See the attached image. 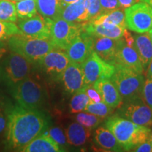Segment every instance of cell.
Returning <instances> with one entry per match:
<instances>
[{
    "instance_id": "6da1fadb",
    "label": "cell",
    "mask_w": 152,
    "mask_h": 152,
    "mask_svg": "<svg viewBox=\"0 0 152 152\" xmlns=\"http://www.w3.org/2000/svg\"><path fill=\"white\" fill-rule=\"evenodd\" d=\"M48 126L49 121L42 112L25 109L20 105L11 106L6 134L7 145L9 149L20 151L45 132Z\"/></svg>"
},
{
    "instance_id": "7a4b0ae2",
    "label": "cell",
    "mask_w": 152,
    "mask_h": 152,
    "mask_svg": "<svg viewBox=\"0 0 152 152\" xmlns=\"http://www.w3.org/2000/svg\"><path fill=\"white\" fill-rule=\"evenodd\" d=\"M105 126L113 133L124 151H132L139 144L147 141L151 133L150 128L137 125L118 115L109 117Z\"/></svg>"
},
{
    "instance_id": "3957f363",
    "label": "cell",
    "mask_w": 152,
    "mask_h": 152,
    "mask_svg": "<svg viewBox=\"0 0 152 152\" xmlns=\"http://www.w3.org/2000/svg\"><path fill=\"white\" fill-rule=\"evenodd\" d=\"M11 52L20 54L32 64H37L49 52L56 49L50 39H38L23 34L11 36L8 40Z\"/></svg>"
},
{
    "instance_id": "277c9868",
    "label": "cell",
    "mask_w": 152,
    "mask_h": 152,
    "mask_svg": "<svg viewBox=\"0 0 152 152\" xmlns=\"http://www.w3.org/2000/svg\"><path fill=\"white\" fill-rule=\"evenodd\" d=\"M11 94L18 105L27 109L39 110L46 100L44 87L30 75L11 89Z\"/></svg>"
},
{
    "instance_id": "5b68a950",
    "label": "cell",
    "mask_w": 152,
    "mask_h": 152,
    "mask_svg": "<svg viewBox=\"0 0 152 152\" xmlns=\"http://www.w3.org/2000/svg\"><path fill=\"white\" fill-rule=\"evenodd\" d=\"M114 66L115 71L111 80L116 86L123 102L142 97L145 82L143 75L120 64H115Z\"/></svg>"
},
{
    "instance_id": "8992f818",
    "label": "cell",
    "mask_w": 152,
    "mask_h": 152,
    "mask_svg": "<svg viewBox=\"0 0 152 152\" xmlns=\"http://www.w3.org/2000/svg\"><path fill=\"white\" fill-rule=\"evenodd\" d=\"M32 64L15 52H11L0 64V79L9 89H12L30 75Z\"/></svg>"
},
{
    "instance_id": "52a82bcc",
    "label": "cell",
    "mask_w": 152,
    "mask_h": 152,
    "mask_svg": "<svg viewBox=\"0 0 152 152\" xmlns=\"http://www.w3.org/2000/svg\"><path fill=\"white\" fill-rule=\"evenodd\" d=\"M83 32V23L68 22L61 17L51 23L50 39L57 49L65 51L75 38Z\"/></svg>"
},
{
    "instance_id": "ba28073f",
    "label": "cell",
    "mask_w": 152,
    "mask_h": 152,
    "mask_svg": "<svg viewBox=\"0 0 152 152\" xmlns=\"http://www.w3.org/2000/svg\"><path fill=\"white\" fill-rule=\"evenodd\" d=\"M125 23L129 30L137 33H148L152 29V8L140 1L125 9Z\"/></svg>"
},
{
    "instance_id": "9c48e42d",
    "label": "cell",
    "mask_w": 152,
    "mask_h": 152,
    "mask_svg": "<svg viewBox=\"0 0 152 152\" xmlns=\"http://www.w3.org/2000/svg\"><path fill=\"white\" fill-rule=\"evenodd\" d=\"M81 68L85 86L100 79H111L115 71V66L102 59L94 51L81 64Z\"/></svg>"
},
{
    "instance_id": "30bf717a",
    "label": "cell",
    "mask_w": 152,
    "mask_h": 152,
    "mask_svg": "<svg viewBox=\"0 0 152 152\" xmlns=\"http://www.w3.org/2000/svg\"><path fill=\"white\" fill-rule=\"evenodd\" d=\"M118 109L119 116L141 126L149 128L152 127V111L142 97L123 102Z\"/></svg>"
},
{
    "instance_id": "8fae6325",
    "label": "cell",
    "mask_w": 152,
    "mask_h": 152,
    "mask_svg": "<svg viewBox=\"0 0 152 152\" xmlns=\"http://www.w3.org/2000/svg\"><path fill=\"white\" fill-rule=\"evenodd\" d=\"M71 61L66 52L55 49L49 52L37 63L42 73L51 80L58 82L61 80L64 71Z\"/></svg>"
},
{
    "instance_id": "7c38bea8",
    "label": "cell",
    "mask_w": 152,
    "mask_h": 152,
    "mask_svg": "<svg viewBox=\"0 0 152 152\" xmlns=\"http://www.w3.org/2000/svg\"><path fill=\"white\" fill-rule=\"evenodd\" d=\"M52 20L37 14L31 18L19 19L18 27L23 35L38 39H50Z\"/></svg>"
},
{
    "instance_id": "4fadbf2b",
    "label": "cell",
    "mask_w": 152,
    "mask_h": 152,
    "mask_svg": "<svg viewBox=\"0 0 152 152\" xmlns=\"http://www.w3.org/2000/svg\"><path fill=\"white\" fill-rule=\"evenodd\" d=\"M94 52L93 37L83 31L72 41L65 50L71 61L82 64Z\"/></svg>"
},
{
    "instance_id": "5bb4252c",
    "label": "cell",
    "mask_w": 152,
    "mask_h": 152,
    "mask_svg": "<svg viewBox=\"0 0 152 152\" xmlns=\"http://www.w3.org/2000/svg\"><path fill=\"white\" fill-rule=\"evenodd\" d=\"M115 64L130 68L137 73H144L143 66L137 52L133 47L127 45L123 37L117 41Z\"/></svg>"
},
{
    "instance_id": "9a60e30c",
    "label": "cell",
    "mask_w": 152,
    "mask_h": 152,
    "mask_svg": "<svg viewBox=\"0 0 152 152\" xmlns=\"http://www.w3.org/2000/svg\"><path fill=\"white\" fill-rule=\"evenodd\" d=\"M64 89L70 94H73L85 86L84 76L82 71L81 64L70 61L64 71L61 80Z\"/></svg>"
},
{
    "instance_id": "2e32d148",
    "label": "cell",
    "mask_w": 152,
    "mask_h": 152,
    "mask_svg": "<svg viewBox=\"0 0 152 152\" xmlns=\"http://www.w3.org/2000/svg\"><path fill=\"white\" fill-rule=\"evenodd\" d=\"M93 86L100 93L102 101L112 109H118L123 104V99L111 79H100Z\"/></svg>"
},
{
    "instance_id": "e0dca14e",
    "label": "cell",
    "mask_w": 152,
    "mask_h": 152,
    "mask_svg": "<svg viewBox=\"0 0 152 152\" xmlns=\"http://www.w3.org/2000/svg\"><path fill=\"white\" fill-rule=\"evenodd\" d=\"M127 28L111 24H93L90 21L83 23V30L89 35L104 37L113 39H120L124 35Z\"/></svg>"
},
{
    "instance_id": "ac0fdd59",
    "label": "cell",
    "mask_w": 152,
    "mask_h": 152,
    "mask_svg": "<svg viewBox=\"0 0 152 152\" xmlns=\"http://www.w3.org/2000/svg\"><path fill=\"white\" fill-rule=\"evenodd\" d=\"M61 17L68 22L82 23L90 20L86 0H78L63 7Z\"/></svg>"
},
{
    "instance_id": "d6986e66",
    "label": "cell",
    "mask_w": 152,
    "mask_h": 152,
    "mask_svg": "<svg viewBox=\"0 0 152 152\" xmlns=\"http://www.w3.org/2000/svg\"><path fill=\"white\" fill-rule=\"evenodd\" d=\"M92 36L93 37L94 52L102 59L114 65L117 41L118 39H113L104 37Z\"/></svg>"
},
{
    "instance_id": "ffe728a7",
    "label": "cell",
    "mask_w": 152,
    "mask_h": 152,
    "mask_svg": "<svg viewBox=\"0 0 152 152\" xmlns=\"http://www.w3.org/2000/svg\"><path fill=\"white\" fill-rule=\"evenodd\" d=\"M133 37L134 49L137 52L145 73L152 60V42L147 33L133 35Z\"/></svg>"
},
{
    "instance_id": "44dd1931",
    "label": "cell",
    "mask_w": 152,
    "mask_h": 152,
    "mask_svg": "<svg viewBox=\"0 0 152 152\" xmlns=\"http://www.w3.org/2000/svg\"><path fill=\"white\" fill-rule=\"evenodd\" d=\"M23 152H59L63 151L58 144L45 131L20 150Z\"/></svg>"
},
{
    "instance_id": "7402d4cb",
    "label": "cell",
    "mask_w": 152,
    "mask_h": 152,
    "mask_svg": "<svg viewBox=\"0 0 152 152\" xmlns=\"http://www.w3.org/2000/svg\"><path fill=\"white\" fill-rule=\"evenodd\" d=\"M91 131L77 122L70 123L65 130L68 144L75 147L84 145L90 137Z\"/></svg>"
},
{
    "instance_id": "603a6c76",
    "label": "cell",
    "mask_w": 152,
    "mask_h": 152,
    "mask_svg": "<svg viewBox=\"0 0 152 152\" xmlns=\"http://www.w3.org/2000/svg\"><path fill=\"white\" fill-rule=\"evenodd\" d=\"M94 142L96 145L107 151H124L120 145L116 138L109 129L99 127L95 130L94 134Z\"/></svg>"
},
{
    "instance_id": "cb8c5ba5",
    "label": "cell",
    "mask_w": 152,
    "mask_h": 152,
    "mask_svg": "<svg viewBox=\"0 0 152 152\" xmlns=\"http://www.w3.org/2000/svg\"><path fill=\"white\" fill-rule=\"evenodd\" d=\"M37 12L44 18L54 20L61 17L62 4L61 0H35Z\"/></svg>"
},
{
    "instance_id": "d4e9b609",
    "label": "cell",
    "mask_w": 152,
    "mask_h": 152,
    "mask_svg": "<svg viewBox=\"0 0 152 152\" xmlns=\"http://www.w3.org/2000/svg\"><path fill=\"white\" fill-rule=\"evenodd\" d=\"M93 24H111L127 28L125 23V13L123 9H117L115 10L102 13L99 16L89 20Z\"/></svg>"
},
{
    "instance_id": "484cf974",
    "label": "cell",
    "mask_w": 152,
    "mask_h": 152,
    "mask_svg": "<svg viewBox=\"0 0 152 152\" xmlns=\"http://www.w3.org/2000/svg\"><path fill=\"white\" fill-rule=\"evenodd\" d=\"M90 101L84 87L73 94L70 102V111L72 113H77L85 111Z\"/></svg>"
},
{
    "instance_id": "4316f807",
    "label": "cell",
    "mask_w": 152,
    "mask_h": 152,
    "mask_svg": "<svg viewBox=\"0 0 152 152\" xmlns=\"http://www.w3.org/2000/svg\"><path fill=\"white\" fill-rule=\"evenodd\" d=\"M15 4L16 14L18 18H29L37 14L35 0H23Z\"/></svg>"
},
{
    "instance_id": "83f0119b",
    "label": "cell",
    "mask_w": 152,
    "mask_h": 152,
    "mask_svg": "<svg viewBox=\"0 0 152 152\" xmlns=\"http://www.w3.org/2000/svg\"><path fill=\"white\" fill-rule=\"evenodd\" d=\"M16 4L11 0L0 1V20L7 22L17 21Z\"/></svg>"
},
{
    "instance_id": "f1b7e54d",
    "label": "cell",
    "mask_w": 152,
    "mask_h": 152,
    "mask_svg": "<svg viewBox=\"0 0 152 152\" xmlns=\"http://www.w3.org/2000/svg\"><path fill=\"white\" fill-rule=\"evenodd\" d=\"M75 120L77 123L85 127V128L93 130L100 125L104 118L88 113V112H80L75 116Z\"/></svg>"
},
{
    "instance_id": "f546056e",
    "label": "cell",
    "mask_w": 152,
    "mask_h": 152,
    "mask_svg": "<svg viewBox=\"0 0 152 152\" xmlns=\"http://www.w3.org/2000/svg\"><path fill=\"white\" fill-rule=\"evenodd\" d=\"M113 111V109L106 104L104 102H93L92 101H90V103L85 109V111L94 114L104 119L111 114Z\"/></svg>"
},
{
    "instance_id": "4dcf8cb0",
    "label": "cell",
    "mask_w": 152,
    "mask_h": 152,
    "mask_svg": "<svg viewBox=\"0 0 152 152\" xmlns=\"http://www.w3.org/2000/svg\"><path fill=\"white\" fill-rule=\"evenodd\" d=\"M18 34L22 33L15 23L0 20V42L9 39L11 36Z\"/></svg>"
},
{
    "instance_id": "1f68e13d",
    "label": "cell",
    "mask_w": 152,
    "mask_h": 152,
    "mask_svg": "<svg viewBox=\"0 0 152 152\" xmlns=\"http://www.w3.org/2000/svg\"><path fill=\"white\" fill-rule=\"evenodd\" d=\"M46 132L49 137L58 144V146L63 150V151H65V150L63 149V147H66L68 143L65 132L59 127L57 126L47 129Z\"/></svg>"
},
{
    "instance_id": "d6a6232c",
    "label": "cell",
    "mask_w": 152,
    "mask_h": 152,
    "mask_svg": "<svg viewBox=\"0 0 152 152\" xmlns=\"http://www.w3.org/2000/svg\"><path fill=\"white\" fill-rule=\"evenodd\" d=\"M11 106L6 105L0 101V137L7 134L8 114Z\"/></svg>"
},
{
    "instance_id": "836d02e7",
    "label": "cell",
    "mask_w": 152,
    "mask_h": 152,
    "mask_svg": "<svg viewBox=\"0 0 152 152\" xmlns=\"http://www.w3.org/2000/svg\"><path fill=\"white\" fill-rule=\"evenodd\" d=\"M142 97L152 111V79L147 77L144 82Z\"/></svg>"
},
{
    "instance_id": "e575fe53",
    "label": "cell",
    "mask_w": 152,
    "mask_h": 152,
    "mask_svg": "<svg viewBox=\"0 0 152 152\" xmlns=\"http://www.w3.org/2000/svg\"><path fill=\"white\" fill-rule=\"evenodd\" d=\"M86 4L90 16V20L102 14V9L99 0H86Z\"/></svg>"
},
{
    "instance_id": "d590c367",
    "label": "cell",
    "mask_w": 152,
    "mask_h": 152,
    "mask_svg": "<svg viewBox=\"0 0 152 152\" xmlns=\"http://www.w3.org/2000/svg\"><path fill=\"white\" fill-rule=\"evenodd\" d=\"M85 90L86 92V94L90 98V101L93 102H103L102 99V96H101L100 93L99 91L96 90L95 87L93 86V85H86L85 86Z\"/></svg>"
},
{
    "instance_id": "8d00e7d4",
    "label": "cell",
    "mask_w": 152,
    "mask_h": 152,
    "mask_svg": "<svg viewBox=\"0 0 152 152\" xmlns=\"http://www.w3.org/2000/svg\"><path fill=\"white\" fill-rule=\"evenodd\" d=\"M102 13L120 9L118 0H99Z\"/></svg>"
},
{
    "instance_id": "74e56055",
    "label": "cell",
    "mask_w": 152,
    "mask_h": 152,
    "mask_svg": "<svg viewBox=\"0 0 152 152\" xmlns=\"http://www.w3.org/2000/svg\"><path fill=\"white\" fill-rule=\"evenodd\" d=\"M132 151L136 152H151L152 151V143L147 140L143 143L139 144L132 149Z\"/></svg>"
},
{
    "instance_id": "f35d334b",
    "label": "cell",
    "mask_w": 152,
    "mask_h": 152,
    "mask_svg": "<svg viewBox=\"0 0 152 152\" xmlns=\"http://www.w3.org/2000/svg\"><path fill=\"white\" fill-rule=\"evenodd\" d=\"M140 1H141V0H118L120 7L121 9H127Z\"/></svg>"
},
{
    "instance_id": "ab89813d",
    "label": "cell",
    "mask_w": 152,
    "mask_h": 152,
    "mask_svg": "<svg viewBox=\"0 0 152 152\" xmlns=\"http://www.w3.org/2000/svg\"><path fill=\"white\" fill-rule=\"evenodd\" d=\"M146 75H147V77L149 78L152 79V60L151 63H150L149 67H148L147 70V73H146Z\"/></svg>"
},
{
    "instance_id": "60d3db41",
    "label": "cell",
    "mask_w": 152,
    "mask_h": 152,
    "mask_svg": "<svg viewBox=\"0 0 152 152\" xmlns=\"http://www.w3.org/2000/svg\"><path fill=\"white\" fill-rule=\"evenodd\" d=\"M78 1V0H61V2L62 7H66V5L70 4L75 2V1Z\"/></svg>"
},
{
    "instance_id": "b9f144b4",
    "label": "cell",
    "mask_w": 152,
    "mask_h": 152,
    "mask_svg": "<svg viewBox=\"0 0 152 152\" xmlns=\"http://www.w3.org/2000/svg\"><path fill=\"white\" fill-rule=\"evenodd\" d=\"M141 1H144V2L147 3L152 8V0H141Z\"/></svg>"
},
{
    "instance_id": "7bdbcfd3",
    "label": "cell",
    "mask_w": 152,
    "mask_h": 152,
    "mask_svg": "<svg viewBox=\"0 0 152 152\" xmlns=\"http://www.w3.org/2000/svg\"><path fill=\"white\" fill-rule=\"evenodd\" d=\"M148 33H149V35L150 37V39H151V40L152 42V29L150 30L149 32H148Z\"/></svg>"
},
{
    "instance_id": "ee69618b",
    "label": "cell",
    "mask_w": 152,
    "mask_h": 152,
    "mask_svg": "<svg viewBox=\"0 0 152 152\" xmlns=\"http://www.w3.org/2000/svg\"><path fill=\"white\" fill-rule=\"evenodd\" d=\"M11 1H14V3H16V2H18V1H23V0H11Z\"/></svg>"
},
{
    "instance_id": "f6af8a7d",
    "label": "cell",
    "mask_w": 152,
    "mask_h": 152,
    "mask_svg": "<svg viewBox=\"0 0 152 152\" xmlns=\"http://www.w3.org/2000/svg\"><path fill=\"white\" fill-rule=\"evenodd\" d=\"M1 49H2V48H1V47H0V55L1 54Z\"/></svg>"
},
{
    "instance_id": "bcb514c9",
    "label": "cell",
    "mask_w": 152,
    "mask_h": 152,
    "mask_svg": "<svg viewBox=\"0 0 152 152\" xmlns=\"http://www.w3.org/2000/svg\"><path fill=\"white\" fill-rule=\"evenodd\" d=\"M151 134L152 135V130H151Z\"/></svg>"
},
{
    "instance_id": "7dc6e473",
    "label": "cell",
    "mask_w": 152,
    "mask_h": 152,
    "mask_svg": "<svg viewBox=\"0 0 152 152\" xmlns=\"http://www.w3.org/2000/svg\"><path fill=\"white\" fill-rule=\"evenodd\" d=\"M0 1H1V0H0Z\"/></svg>"
}]
</instances>
